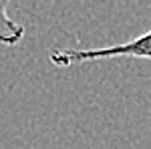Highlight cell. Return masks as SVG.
I'll use <instances>...</instances> for the list:
<instances>
[{
    "label": "cell",
    "mask_w": 151,
    "mask_h": 149,
    "mask_svg": "<svg viewBox=\"0 0 151 149\" xmlns=\"http://www.w3.org/2000/svg\"><path fill=\"white\" fill-rule=\"evenodd\" d=\"M107 58H143L151 60V30L131 38L127 42L105 48H55L50 50V63L58 69H67L83 63L107 60Z\"/></svg>",
    "instance_id": "cell-1"
},
{
    "label": "cell",
    "mask_w": 151,
    "mask_h": 149,
    "mask_svg": "<svg viewBox=\"0 0 151 149\" xmlns=\"http://www.w3.org/2000/svg\"><path fill=\"white\" fill-rule=\"evenodd\" d=\"M12 0H0V45L4 46H16L24 38V26L18 24L16 20H12L8 16V4Z\"/></svg>",
    "instance_id": "cell-2"
}]
</instances>
